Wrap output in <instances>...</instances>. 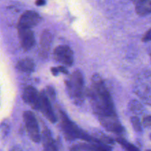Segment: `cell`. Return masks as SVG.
<instances>
[{"mask_svg":"<svg viewBox=\"0 0 151 151\" xmlns=\"http://www.w3.org/2000/svg\"><path fill=\"white\" fill-rule=\"evenodd\" d=\"M91 82L92 85L88 90V96L94 113L98 116L116 115L111 96L100 76L98 74L93 75Z\"/></svg>","mask_w":151,"mask_h":151,"instance_id":"obj_1","label":"cell"},{"mask_svg":"<svg viewBox=\"0 0 151 151\" xmlns=\"http://www.w3.org/2000/svg\"><path fill=\"white\" fill-rule=\"evenodd\" d=\"M60 126L65 136L69 140H74L75 139H81L87 141L88 142H99L97 138L91 137L86 133L83 131L75 124H74L62 110H60Z\"/></svg>","mask_w":151,"mask_h":151,"instance_id":"obj_2","label":"cell"},{"mask_svg":"<svg viewBox=\"0 0 151 151\" xmlns=\"http://www.w3.org/2000/svg\"><path fill=\"white\" fill-rule=\"evenodd\" d=\"M83 77L79 70L75 71L66 81L68 93L76 104L81 103L83 99Z\"/></svg>","mask_w":151,"mask_h":151,"instance_id":"obj_3","label":"cell"},{"mask_svg":"<svg viewBox=\"0 0 151 151\" xmlns=\"http://www.w3.org/2000/svg\"><path fill=\"white\" fill-rule=\"evenodd\" d=\"M23 118L27 131L31 140L36 143L40 142L41 140V135L40 133L38 121L33 113L29 110L25 111L23 114Z\"/></svg>","mask_w":151,"mask_h":151,"instance_id":"obj_4","label":"cell"},{"mask_svg":"<svg viewBox=\"0 0 151 151\" xmlns=\"http://www.w3.org/2000/svg\"><path fill=\"white\" fill-rule=\"evenodd\" d=\"M55 59L65 66H72L74 63V53L72 49L67 45H59L53 52Z\"/></svg>","mask_w":151,"mask_h":151,"instance_id":"obj_5","label":"cell"},{"mask_svg":"<svg viewBox=\"0 0 151 151\" xmlns=\"http://www.w3.org/2000/svg\"><path fill=\"white\" fill-rule=\"evenodd\" d=\"M99 120L103 127L109 131L116 134H122L125 131L124 127L115 115H100Z\"/></svg>","mask_w":151,"mask_h":151,"instance_id":"obj_6","label":"cell"},{"mask_svg":"<svg viewBox=\"0 0 151 151\" xmlns=\"http://www.w3.org/2000/svg\"><path fill=\"white\" fill-rule=\"evenodd\" d=\"M22 99L25 103L30 105L32 109L35 110H40V103H41V93L37 91L35 87L32 86H28L24 90Z\"/></svg>","mask_w":151,"mask_h":151,"instance_id":"obj_7","label":"cell"},{"mask_svg":"<svg viewBox=\"0 0 151 151\" xmlns=\"http://www.w3.org/2000/svg\"><path fill=\"white\" fill-rule=\"evenodd\" d=\"M41 22V16L33 10L25 11L21 16L18 23V28H29L31 29L36 26Z\"/></svg>","mask_w":151,"mask_h":151,"instance_id":"obj_8","label":"cell"},{"mask_svg":"<svg viewBox=\"0 0 151 151\" xmlns=\"http://www.w3.org/2000/svg\"><path fill=\"white\" fill-rule=\"evenodd\" d=\"M19 38L21 45L24 50H29L35 44V38L33 32L29 28H18Z\"/></svg>","mask_w":151,"mask_h":151,"instance_id":"obj_9","label":"cell"},{"mask_svg":"<svg viewBox=\"0 0 151 151\" xmlns=\"http://www.w3.org/2000/svg\"><path fill=\"white\" fill-rule=\"evenodd\" d=\"M40 111L44 114V116L52 123L57 121V117L52 107L51 102L47 95L42 92L41 93V103H40Z\"/></svg>","mask_w":151,"mask_h":151,"instance_id":"obj_10","label":"cell"},{"mask_svg":"<svg viewBox=\"0 0 151 151\" xmlns=\"http://www.w3.org/2000/svg\"><path fill=\"white\" fill-rule=\"evenodd\" d=\"M41 141L44 151H58L55 142L53 140L52 133L47 127H44L41 133Z\"/></svg>","mask_w":151,"mask_h":151,"instance_id":"obj_11","label":"cell"},{"mask_svg":"<svg viewBox=\"0 0 151 151\" xmlns=\"http://www.w3.org/2000/svg\"><path fill=\"white\" fill-rule=\"evenodd\" d=\"M52 42V34L49 30H44L41 33V38H40L41 56L44 57L48 56Z\"/></svg>","mask_w":151,"mask_h":151,"instance_id":"obj_12","label":"cell"},{"mask_svg":"<svg viewBox=\"0 0 151 151\" xmlns=\"http://www.w3.org/2000/svg\"><path fill=\"white\" fill-rule=\"evenodd\" d=\"M78 146L83 151H111L109 145L102 143L101 142L83 143Z\"/></svg>","mask_w":151,"mask_h":151,"instance_id":"obj_13","label":"cell"},{"mask_svg":"<svg viewBox=\"0 0 151 151\" xmlns=\"http://www.w3.org/2000/svg\"><path fill=\"white\" fill-rule=\"evenodd\" d=\"M134 3L139 16H145L151 13V0H134Z\"/></svg>","mask_w":151,"mask_h":151,"instance_id":"obj_14","label":"cell"},{"mask_svg":"<svg viewBox=\"0 0 151 151\" xmlns=\"http://www.w3.org/2000/svg\"><path fill=\"white\" fill-rule=\"evenodd\" d=\"M16 68L19 70L22 71L24 73H31L34 70L35 68V63L32 59L29 58L22 59L18 62Z\"/></svg>","mask_w":151,"mask_h":151,"instance_id":"obj_15","label":"cell"},{"mask_svg":"<svg viewBox=\"0 0 151 151\" xmlns=\"http://www.w3.org/2000/svg\"><path fill=\"white\" fill-rule=\"evenodd\" d=\"M116 142L123 147L125 151H139V150L137 147L128 142L123 138H118V139H116Z\"/></svg>","mask_w":151,"mask_h":151,"instance_id":"obj_16","label":"cell"},{"mask_svg":"<svg viewBox=\"0 0 151 151\" xmlns=\"http://www.w3.org/2000/svg\"><path fill=\"white\" fill-rule=\"evenodd\" d=\"M129 107L130 110H131L133 113H134L136 114H140L142 113L143 106L138 102V101H131V102H130Z\"/></svg>","mask_w":151,"mask_h":151,"instance_id":"obj_17","label":"cell"},{"mask_svg":"<svg viewBox=\"0 0 151 151\" xmlns=\"http://www.w3.org/2000/svg\"><path fill=\"white\" fill-rule=\"evenodd\" d=\"M131 121L135 131L138 132V133H141L142 131V123H141V121H140V119L138 117H131Z\"/></svg>","mask_w":151,"mask_h":151,"instance_id":"obj_18","label":"cell"},{"mask_svg":"<svg viewBox=\"0 0 151 151\" xmlns=\"http://www.w3.org/2000/svg\"><path fill=\"white\" fill-rule=\"evenodd\" d=\"M9 128H10V126H9L8 122L7 121L1 122L0 124V136L1 137H4L5 136H7L9 132Z\"/></svg>","mask_w":151,"mask_h":151,"instance_id":"obj_19","label":"cell"},{"mask_svg":"<svg viewBox=\"0 0 151 151\" xmlns=\"http://www.w3.org/2000/svg\"><path fill=\"white\" fill-rule=\"evenodd\" d=\"M52 73L54 76H57L58 73H65L68 74V70L66 68L63 66H59V67H55V68H51Z\"/></svg>","mask_w":151,"mask_h":151,"instance_id":"obj_20","label":"cell"},{"mask_svg":"<svg viewBox=\"0 0 151 151\" xmlns=\"http://www.w3.org/2000/svg\"><path fill=\"white\" fill-rule=\"evenodd\" d=\"M43 92L47 95L48 98H50L52 99H55V90L52 87H47L45 90H44Z\"/></svg>","mask_w":151,"mask_h":151,"instance_id":"obj_21","label":"cell"},{"mask_svg":"<svg viewBox=\"0 0 151 151\" xmlns=\"http://www.w3.org/2000/svg\"><path fill=\"white\" fill-rule=\"evenodd\" d=\"M142 125L145 127H151V115H146L142 119Z\"/></svg>","mask_w":151,"mask_h":151,"instance_id":"obj_22","label":"cell"},{"mask_svg":"<svg viewBox=\"0 0 151 151\" xmlns=\"http://www.w3.org/2000/svg\"><path fill=\"white\" fill-rule=\"evenodd\" d=\"M142 41H145V42H147V41H151V28L143 36Z\"/></svg>","mask_w":151,"mask_h":151,"instance_id":"obj_23","label":"cell"},{"mask_svg":"<svg viewBox=\"0 0 151 151\" xmlns=\"http://www.w3.org/2000/svg\"><path fill=\"white\" fill-rule=\"evenodd\" d=\"M35 4L37 6H43L46 4V0H36Z\"/></svg>","mask_w":151,"mask_h":151,"instance_id":"obj_24","label":"cell"},{"mask_svg":"<svg viewBox=\"0 0 151 151\" xmlns=\"http://www.w3.org/2000/svg\"><path fill=\"white\" fill-rule=\"evenodd\" d=\"M70 151H83L81 148L79 147V146H74L73 147H72V149L70 150Z\"/></svg>","mask_w":151,"mask_h":151,"instance_id":"obj_25","label":"cell"},{"mask_svg":"<svg viewBox=\"0 0 151 151\" xmlns=\"http://www.w3.org/2000/svg\"><path fill=\"white\" fill-rule=\"evenodd\" d=\"M10 151H23V150H22L21 148L18 147H15L12 148V149L10 150Z\"/></svg>","mask_w":151,"mask_h":151,"instance_id":"obj_26","label":"cell"},{"mask_svg":"<svg viewBox=\"0 0 151 151\" xmlns=\"http://www.w3.org/2000/svg\"><path fill=\"white\" fill-rule=\"evenodd\" d=\"M150 140H151V133L150 134Z\"/></svg>","mask_w":151,"mask_h":151,"instance_id":"obj_27","label":"cell"},{"mask_svg":"<svg viewBox=\"0 0 151 151\" xmlns=\"http://www.w3.org/2000/svg\"><path fill=\"white\" fill-rule=\"evenodd\" d=\"M150 58H151V53H150Z\"/></svg>","mask_w":151,"mask_h":151,"instance_id":"obj_28","label":"cell"}]
</instances>
